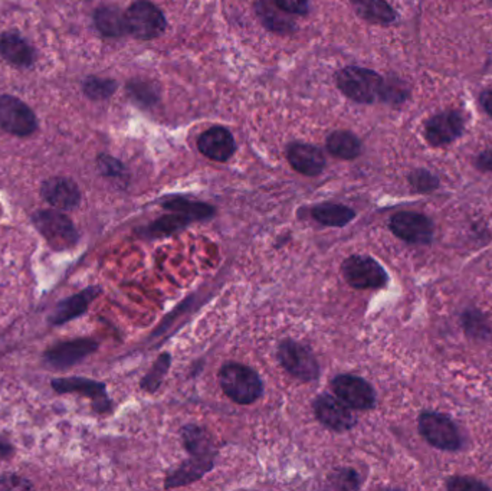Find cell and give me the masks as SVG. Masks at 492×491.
I'll return each instance as SVG.
<instances>
[{"mask_svg": "<svg viewBox=\"0 0 492 491\" xmlns=\"http://www.w3.org/2000/svg\"><path fill=\"white\" fill-rule=\"evenodd\" d=\"M97 349L98 343L93 339H75L61 342L46 350L44 362L54 370L70 369L93 355Z\"/></svg>", "mask_w": 492, "mask_h": 491, "instance_id": "cell-10", "label": "cell"}, {"mask_svg": "<svg viewBox=\"0 0 492 491\" xmlns=\"http://www.w3.org/2000/svg\"><path fill=\"white\" fill-rule=\"evenodd\" d=\"M212 468H213L212 458H199V457L191 456L188 461H184L181 467L167 477L164 487L174 488L191 485L193 481L201 480Z\"/></svg>", "mask_w": 492, "mask_h": 491, "instance_id": "cell-19", "label": "cell"}, {"mask_svg": "<svg viewBox=\"0 0 492 491\" xmlns=\"http://www.w3.org/2000/svg\"><path fill=\"white\" fill-rule=\"evenodd\" d=\"M38 123L28 105L12 95H0V127L15 136H31Z\"/></svg>", "mask_w": 492, "mask_h": 491, "instance_id": "cell-9", "label": "cell"}, {"mask_svg": "<svg viewBox=\"0 0 492 491\" xmlns=\"http://www.w3.org/2000/svg\"><path fill=\"white\" fill-rule=\"evenodd\" d=\"M42 198L56 210L73 211L81 202V192L75 182L66 178H53L42 183Z\"/></svg>", "mask_w": 492, "mask_h": 491, "instance_id": "cell-15", "label": "cell"}, {"mask_svg": "<svg viewBox=\"0 0 492 491\" xmlns=\"http://www.w3.org/2000/svg\"><path fill=\"white\" fill-rule=\"evenodd\" d=\"M287 157L292 169L305 176H319L326 168V157L319 147L311 144H290Z\"/></svg>", "mask_w": 492, "mask_h": 491, "instance_id": "cell-18", "label": "cell"}, {"mask_svg": "<svg viewBox=\"0 0 492 491\" xmlns=\"http://www.w3.org/2000/svg\"><path fill=\"white\" fill-rule=\"evenodd\" d=\"M390 231L409 244H429L434 238V223L428 216L415 212L396 213L390 220Z\"/></svg>", "mask_w": 492, "mask_h": 491, "instance_id": "cell-12", "label": "cell"}, {"mask_svg": "<svg viewBox=\"0 0 492 491\" xmlns=\"http://www.w3.org/2000/svg\"><path fill=\"white\" fill-rule=\"evenodd\" d=\"M278 360L282 368L291 377L302 380V382H312L320 377V365L316 356L307 346L301 345L292 339H285L277 350Z\"/></svg>", "mask_w": 492, "mask_h": 491, "instance_id": "cell-4", "label": "cell"}, {"mask_svg": "<svg viewBox=\"0 0 492 491\" xmlns=\"http://www.w3.org/2000/svg\"><path fill=\"white\" fill-rule=\"evenodd\" d=\"M115 81L103 80V78L90 77L84 83V91L93 100H105L114 94Z\"/></svg>", "mask_w": 492, "mask_h": 491, "instance_id": "cell-31", "label": "cell"}, {"mask_svg": "<svg viewBox=\"0 0 492 491\" xmlns=\"http://www.w3.org/2000/svg\"><path fill=\"white\" fill-rule=\"evenodd\" d=\"M409 183L417 192L420 193L432 192L439 185L437 176L430 173V172L423 171V169L412 172L409 174Z\"/></svg>", "mask_w": 492, "mask_h": 491, "instance_id": "cell-33", "label": "cell"}, {"mask_svg": "<svg viewBox=\"0 0 492 491\" xmlns=\"http://www.w3.org/2000/svg\"><path fill=\"white\" fill-rule=\"evenodd\" d=\"M191 223H193V221L188 216L179 212H172V215L162 216L156 222L149 225L146 235L152 238L169 237V235L176 234L177 231L188 227Z\"/></svg>", "mask_w": 492, "mask_h": 491, "instance_id": "cell-28", "label": "cell"}, {"mask_svg": "<svg viewBox=\"0 0 492 491\" xmlns=\"http://www.w3.org/2000/svg\"><path fill=\"white\" fill-rule=\"evenodd\" d=\"M0 486L5 488H31V483L25 480V478L14 476V474H7L4 477L0 478Z\"/></svg>", "mask_w": 492, "mask_h": 491, "instance_id": "cell-39", "label": "cell"}, {"mask_svg": "<svg viewBox=\"0 0 492 491\" xmlns=\"http://www.w3.org/2000/svg\"><path fill=\"white\" fill-rule=\"evenodd\" d=\"M127 29L134 38L152 41L166 31V18L159 7L147 0H137L125 12Z\"/></svg>", "mask_w": 492, "mask_h": 491, "instance_id": "cell-5", "label": "cell"}, {"mask_svg": "<svg viewBox=\"0 0 492 491\" xmlns=\"http://www.w3.org/2000/svg\"><path fill=\"white\" fill-rule=\"evenodd\" d=\"M198 149L211 161L226 162L235 153V139L225 127H212L199 137Z\"/></svg>", "mask_w": 492, "mask_h": 491, "instance_id": "cell-16", "label": "cell"}, {"mask_svg": "<svg viewBox=\"0 0 492 491\" xmlns=\"http://www.w3.org/2000/svg\"><path fill=\"white\" fill-rule=\"evenodd\" d=\"M0 55L16 66H29L34 63V51L28 43L15 34H5L0 38Z\"/></svg>", "mask_w": 492, "mask_h": 491, "instance_id": "cell-23", "label": "cell"}, {"mask_svg": "<svg viewBox=\"0 0 492 491\" xmlns=\"http://www.w3.org/2000/svg\"><path fill=\"white\" fill-rule=\"evenodd\" d=\"M171 363L172 358L169 353L160 355L159 359L156 360L150 372L142 380V384H140L142 389L147 390V392H154V390L159 389L164 377H166V373L171 369Z\"/></svg>", "mask_w": 492, "mask_h": 491, "instance_id": "cell-29", "label": "cell"}, {"mask_svg": "<svg viewBox=\"0 0 492 491\" xmlns=\"http://www.w3.org/2000/svg\"><path fill=\"white\" fill-rule=\"evenodd\" d=\"M331 388L339 399L350 409L369 411L376 405V392L363 378L354 375H339L331 380Z\"/></svg>", "mask_w": 492, "mask_h": 491, "instance_id": "cell-8", "label": "cell"}, {"mask_svg": "<svg viewBox=\"0 0 492 491\" xmlns=\"http://www.w3.org/2000/svg\"><path fill=\"white\" fill-rule=\"evenodd\" d=\"M419 431L430 446L444 451L461 448L462 439L457 426L447 415L438 412H422L419 417Z\"/></svg>", "mask_w": 492, "mask_h": 491, "instance_id": "cell-7", "label": "cell"}, {"mask_svg": "<svg viewBox=\"0 0 492 491\" xmlns=\"http://www.w3.org/2000/svg\"><path fill=\"white\" fill-rule=\"evenodd\" d=\"M331 481H333L334 487L341 488V490H358L360 487V477L351 468L337 471Z\"/></svg>", "mask_w": 492, "mask_h": 491, "instance_id": "cell-35", "label": "cell"}, {"mask_svg": "<svg viewBox=\"0 0 492 491\" xmlns=\"http://www.w3.org/2000/svg\"><path fill=\"white\" fill-rule=\"evenodd\" d=\"M385 80L375 71L360 66H347L337 74V87L353 102L371 104L380 100Z\"/></svg>", "mask_w": 492, "mask_h": 491, "instance_id": "cell-2", "label": "cell"}, {"mask_svg": "<svg viewBox=\"0 0 492 491\" xmlns=\"http://www.w3.org/2000/svg\"><path fill=\"white\" fill-rule=\"evenodd\" d=\"M481 105L482 108H484V112H486L487 114H489L492 117V90L482 93Z\"/></svg>", "mask_w": 492, "mask_h": 491, "instance_id": "cell-41", "label": "cell"}, {"mask_svg": "<svg viewBox=\"0 0 492 491\" xmlns=\"http://www.w3.org/2000/svg\"><path fill=\"white\" fill-rule=\"evenodd\" d=\"M464 117L458 112H444L434 115L425 124V137L435 147L447 146L461 136Z\"/></svg>", "mask_w": 492, "mask_h": 491, "instance_id": "cell-14", "label": "cell"}, {"mask_svg": "<svg viewBox=\"0 0 492 491\" xmlns=\"http://www.w3.org/2000/svg\"><path fill=\"white\" fill-rule=\"evenodd\" d=\"M344 280L353 289H383L388 284L389 277L385 269L373 258L366 255H351L341 264Z\"/></svg>", "mask_w": 492, "mask_h": 491, "instance_id": "cell-6", "label": "cell"}, {"mask_svg": "<svg viewBox=\"0 0 492 491\" xmlns=\"http://www.w3.org/2000/svg\"><path fill=\"white\" fill-rule=\"evenodd\" d=\"M160 205L169 212H179L182 215L188 216L193 222L211 220L212 216L215 215L213 206L205 202H198V201H191L188 198H182V196H172V198L164 199Z\"/></svg>", "mask_w": 492, "mask_h": 491, "instance_id": "cell-22", "label": "cell"}, {"mask_svg": "<svg viewBox=\"0 0 492 491\" xmlns=\"http://www.w3.org/2000/svg\"><path fill=\"white\" fill-rule=\"evenodd\" d=\"M447 488L451 491H482L489 490L488 486L482 485L481 481L467 477H452L447 481Z\"/></svg>", "mask_w": 492, "mask_h": 491, "instance_id": "cell-37", "label": "cell"}, {"mask_svg": "<svg viewBox=\"0 0 492 491\" xmlns=\"http://www.w3.org/2000/svg\"><path fill=\"white\" fill-rule=\"evenodd\" d=\"M219 384L223 394L240 405L257 402L264 394V384L252 368L242 363L229 362L219 370Z\"/></svg>", "mask_w": 492, "mask_h": 491, "instance_id": "cell-1", "label": "cell"}, {"mask_svg": "<svg viewBox=\"0 0 492 491\" xmlns=\"http://www.w3.org/2000/svg\"><path fill=\"white\" fill-rule=\"evenodd\" d=\"M101 294L100 287H88L83 290L81 293L74 294L70 299H65L61 303L56 304L53 313L49 316V323L53 326L66 323L80 318L88 310L90 304Z\"/></svg>", "mask_w": 492, "mask_h": 491, "instance_id": "cell-17", "label": "cell"}, {"mask_svg": "<svg viewBox=\"0 0 492 491\" xmlns=\"http://www.w3.org/2000/svg\"><path fill=\"white\" fill-rule=\"evenodd\" d=\"M272 2L287 14L305 15L309 12V0H272Z\"/></svg>", "mask_w": 492, "mask_h": 491, "instance_id": "cell-38", "label": "cell"}, {"mask_svg": "<svg viewBox=\"0 0 492 491\" xmlns=\"http://www.w3.org/2000/svg\"><path fill=\"white\" fill-rule=\"evenodd\" d=\"M32 221L49 247L55 251H65L78 244V231L65 213L54 210L38 211L32 216Z\"/></svg>", "mask_w": 492, "mask_h": 491, "instance_id": "cell-3", "label": "cell"}, {"mask_svg": "<svg viewBox=\"0 0 492 491\" xmlns=\"http://www.w3.org/2000/svg\"><path fill=\"white\" fill-rule=\"evenodd\" d=\"M356 14L369 24L389 25L396 21V12L386 0H350Z\"/></svg>", "mask_w": 492, "mask_h": 491, "instance_id": "cell-21", "label": "cell"}, {"mask_svg": "<svg viewBox=\"0 0 492 491\" xmlns=\"http://www.w3.org/2000/svg\"><path fill=\"white\" fill-rule=\"evenodd\" d=\"M477 166L479 171L492 172V150H486L484 153L479 154Z\"/></svg>", "mask_w": 492, "mask_h": 491, "instance_id": "cell-40", "label": "cell"}, {"mask_svg": "<svg viewBox=\"0 0 492 491\" xmlns=\"http://www.w3.org/2000/svg\"><path fill=\"white\" fill-rule=\"evenodd\" d=\"M58 394H81L93 399L95 411L104 412L112 408L105 385L87 378H59L51 382Z\"/></svg>", "mask_w": 492, "mask_h": 491, "instance_id": "cell-13", "label": "cell"}, {"mask_svg": "<svg viewBox=\"0 0 492 491\" xmlns=\"http://www.w3.org/2000/svg\"><path fill=\"white\" fill-rule=\"evenodd\" d=\"M182 439H183L184 448L192 457L215 460L213 444H212L205 429L193 426V424L186 426L182 429Z\"/></svg>", "mask_w": 492, "mask_h": 491, "instance_id": "cell-26", "label": "cell"}, {"mask_svg": "<svg viewBox=\"0 0 492 491\" xmlns=\"http://www.w3.org/2000/svg\"><path fill=\"white\" fill-rule=\"evenodd\" d=\"M311 215L321 225L333 228L346 227L356 218V212L351 208L339 203H320L312 208Z\"/></svg>", "mask_w": 492, "mask_h": 491, "instance_id": "cell-24", "label": "cell"}, {"mask_svg": "<svg viewBox=\"0 0 492 491\" xmlns=\"http://www.w3.org/2000/svg\"><path fill=\"white\" fill-rule=\"evenodd\" d=\"M312 409L322 426L336 432L350 431L356 424L350 408L333 395L322 394L312 402Z\"/></svg>", "mask_w": 492, "mask_h": 491, "instance_id": "cell-11", "label": "cell"}, {"mask_svg": "<svg viewBox=\"0 0 492 491\" xmlns=\"http://www.w3.org/2000/svg\"><path fill=\"white\" fill-rule=\"evenodd\" d=\"M98 168H100L101 173L107 176V178H123L125 174V168L123 166L122 162H118L117 159L112 156L98 157Z\"/></svg>", "mask_w": 492, "mask_h": 491, "instance_id": "cell-36", "label": "cell"}, {"mask_svg": "<svg viewBox=\"0 0 492 491\" xmlns=\"http://www.w3.org/2000/svg\"><path fill=\"white\" fill-rule=\"evenodd\" d=\"M327 149L334 157L343 161H353L360 156L361 143L353 133L337 130L327 137Z\"/></svg>", "mask_w": 492, "mask_h": 491, "instance_id": "cell-27", "label": "cell"}, {"mask_svg": "<svg viewBox=\"0 0 492 491\" xmlns=\"http://www.w3.org/2000/svg\"><path fill=\"white\" fill-rule=\"evenodd\" d=\"M127 90H129L130 97L134 98L135 102L143 105L154 104L159 98V91L152 81H132Z\"/></svg>", "mask_w": 492, "mask_h": 491, "instance_id": "cell-30", "label": "cell"}, {"mask_svg": "<svg viewBox=\"0 0 492 491\" xmlns=\"http://www.w3.org/2000/svg\"><path fill=\"white\" fill-rule=\"evenodd\" d=\"M94 21L98 31L108 38H120L129 32L127 22H125V14H123L117 7H100L95 12Z\"/></svg>", "mask_w": 492, "mask_h": 491, "instance_id": "cell-25", "label": "cell"}, {"mask_svg": "<svg viewBox=\"0 0 492 491\" xmlns=\"http://www.w3.org/2000/svg\"><path fill=\"white\" fill-rule=\"evenodd\" d=\"M408 97V91L403 88L400 81H385L381 87V102L390 103V104H400Z\"/></svg>", "mask_w": 492, "mask_h": 491, "instance_id": "cell-34", "label": "cell"}, {"mask_svg": "<svg viewBox=\"0 0 492 491\" xmlns=\"http://www.w3.org/2000/svg\"><path fill=\"white\" fill-rule=\"evenodd\" d=\"M464 328L472 338L484 339L491 335L488 321L478 311H468L465 314Z\"/></svg>", "mask_w": 492, "mask_h": 491, "instance_id": "cell-32", "label": "cell"}, {"mask_svg": "<svg viewBox=\"0 0 492 491\" xmlns=\"http://www.w3.org/2000/svg\"><path fill=\"white\" fill-rule=\"evenodd\" d=\"M255 7H257L258 18L271 32L280 34V35H287V34H292L295 31L294 22L288 18L287 12L280 9L277 5L274 6L267 0H258Z\"/></svg>", "mask_w": 492, "mask_h": 491, "instance_id": "cell-20", "label": "cell"}]
</instances>
